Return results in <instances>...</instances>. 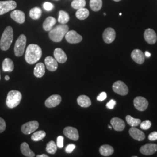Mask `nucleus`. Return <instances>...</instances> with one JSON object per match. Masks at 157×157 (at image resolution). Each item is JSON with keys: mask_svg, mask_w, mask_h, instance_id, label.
Returning <instances> with one entry per match:
<instances>
[{"mask_svg": "<svg viewBox=\"0 0 157 157\" xmlns=\"http://www.w3.org/2000/svg\"><path fill=\"white\" fill-rule=\"evenodd\" d=\"M42 56V50L37 44H32L28 45L25 53V60L29 64L33 65L38 62Z\"/></svg>", "mask_w": 157, "mask_h": 157, "instance_id": "nucleus-1", "label": "nucleus"}, {"mask_svg": "<svg viewBox=\"0 0 157 157\" xmlns=\"http://www.w3.org/2000/svg\"><path fill=\"white\" fill-rule=\"evenodd\" d=\"M69 31V27L65 24H61L52 29L49 32V37L54 42H60Z\"/></svg>", "mask_w": 157, "mask_h": 157, "instance_id": "nucleus-2", "label": "nucleus"}, {"mask_svg": "<svg viewBox=\"0 0 157 157\" xmlns=\"http://www.w3.org/2000/svg\"><path fill=\"white\" fill-rule=\"evenodd\" d=\"M13 39V29L11 26L6 28L2 34L0 40V48L2 51L8 50L11 45Z\"/></svg>", "mask_w": 157, "mask_h": 157, "instance_id": "nucleus-3", "label": "nucleus"}, {"mask_svg": "<svg viewBox=\"0 0 157 157\" xmlns=\"http://www.w3.org/2000/svg\"><path fill=\"white\" fill-rule=\"evenodd\" d=\"M22 95L20 91L17 90L10 91L6 97V104L9 108L17 107L21 102Z\"/></svg>", "mask_w": 157, "mask_h": 157, "instance_id": "nucleus-4", "label": "nucleus"}, {"mask_svg": "<svg viewBox=\"0 0 157 157\" xmlns=\"http://www.w3.org/2000/svg\"><path fill=\"white\" fill-rule=\"evenodd\" d=\"M26 45V37L24 34L19 36L17 39L14 47V52L15 56H22L24 54L25 47Z\"/></svg>", "mask_w": 157, "mask_h": 157, "instance_id": "nucleus-5", "label": "nucleus"}, {"mask_svg": "<svg viewBox=\"0 0 157 157\" xmlns=\"http://www.w3.org/2000/svg\"><path fill=\"white\" fill-rule=\"evenodd\" d=\"M17 6V2L12 0L0 1V15L15 10Z\"/></svg>", "mask_w": 157, "mask_h": 157, "instance_id": "nucleus-6", "label": "nucleus"}, {"mask_svg": "<svg viewBox=\"0 0 157 157\" xmlns=\"http://www.w3.org/2000/svg\"><path fill=\"white\" fill-rule=\"evenodd\" d=\"M112 89L113 91L121 95H127L129 93V89L126 84L122 81L118 80L115 82L113 86Z\"/></svg>", "mask_w": 157, "mask_h": 157, "instance_id": "nucleus-7", "label": "nucleus"}, {"mask_svg": "<svg viewBox=\"0 0 157 157\" xmlns=\"http://www.w3.org/2000/svg\"><path fill=\"white\" fill-rule=\"evenodd\" d=\"M39 124L36 121H30L23 124L21 128V130L25 135H30L39 128Z\"/></svg>", "mask_w": 157, "mask_h": 157, "instance_id": "nucleus-8", "label": "nucleus"}, {"mask_svg": "<svg viewBox=\"0 0 157 157\" xmlns=\"http://www.w3.org/2000/svg\"><path fill=\"white\" fill-rule=\"evenodd\" d=\"M65 39L69 43L77 44L82 41L83 37L76 31L70 30L65 34Z\"/></svg>", "mask_w": 157, "mask_h": 157, "instance_id": "nucleus-9", "label": "nucleus"}, {"mask_svg": "<svg viewBox=\"0 0 157 157\" xmlns=\"http://www.w3.org/2000/svg\"><path fill=\"white\" fill-rule=\"evenodd\" d=\"M135 108L139 111H144L148 106V102L144 97L139 96L136 97L133 101Z\"/></svg>", "mask_w": 157, "mask_h": 157, "instance_id": "nucleus-10", "label": "nucleus"}, {"mask_svg": "<svg viewBox=\"0 0 157 157\" xmlns=\"http://www.w3.org/2000/svg\"><path fill=\"white\" fill-rule=\"evenodd\" d=\"M102 37L104 42L107 44L112 43L116 37V33L113 29L112 28H108L106 29L102 34Z\"/></svg>", "mask_w": 157, "mask_h": 157, "instance_id": "nucleus-11", "label": "nucleus"}, {"mask_svg": "<svg viewBox=\"0 0 157 157\" xmlns=\"http://www.w3.org/2000/svg\"><path fill=\"white\" fill-rule=\"evenodd\" d=\"M63 134L72 140L77 141L79 138L78 130L71 126L66 127L63 130Z\"/></svg>", "mask_w": 157, "mask_h": 157, "instance_id": "nucleus-12", "label": "nucleus"}, {"mask_svg": "<svg viewBox=\"0 0 157 157\" xmlns=\"http://www.w3.org/2000/svg\"><path fill=\"white\" fill-rule=\"evenodd\" d=\"M62 98L59 95H51L45 101V105L47 108H54L58 106L61 102Z\"/></svg>", "mask_w": 157, "mask_h": 157, "instance_id": "nucleus-13", "label": "nucleus"}, {"mask_svg": "<svg viewBox=\"0 0 157 157\" xmlns=\"http://www.w3.org/2000/svg\"><path fill=\"white\" fill-rule=\"evenodd\" d=\"M144 37L146 42L150 44H154L157 41V34L152 29H146L144 33Z\"/></svg>", "mask_w": 157, "mask_h": 157, "instance_id": "nucleus-14", "label": "nucleus"}, {"mask_svg": "<svg viewBox=\"0 0 157 157\" xmlns=\"http://www.w3.org/2000/svg\"><path fill=\"white\" fill-rule=\"evenodd\" d=\"M157 151V144L148 143L142 146L140 149V152L142 154L150 155Z\"/></svg>", "mask_w": 157, "mask_h": 157, "instance_id": "nucleus-15", "label": "nucleus"}, {"mask_svg": "<svg viewBox=\"0 0 157 157\" xmlns=\"http://www.w3.org/2000/svg\"><path fill=\"white\" fill-rule=\"evenodd\" d=\"M129 133L130 136L136 140L142 141L146 138V136L143 132L135 127H132L129 129Z\"/></svg>", "mask_w": 157, "mask_h": 157, "instance_id": "nucleus-16", "label": "nucleus"}, {"mask_svg": "<svg viewBox=\"0 0 157 157\" xmlns=\"http://www.w3.org/2000/svg\"><path fill=\"white\" fill-rule=\"evenodd\" d=\"M131 57L132 59L138 64H143L145 60L143 52L139 49H135L132 52Z\"/></svg>", "mask_w": 157, "mask_h": 157, "instance_id": "nucleus-17", "label": "nucleus"}, {"mask_svg": "<svg viewBox=\"0 0 157 157\" xmlns=\"http://www.w3.org/2000/svg\"><path fill=\"white\" fill-rule=\"evenodd\" d=\"M111 124L113 129L118 132H121L125 128V123L124 121L119 118H113L111 120Z\"/></svg>", "mask_w": 157, "mask_h": 157, "instance_id": "nucleus-18", "label": "nucleus"}, {"mask_svg": "<svg viewBox=\"0 0 157 157\" xmlns=\"http://www.w3.org/2000/svg\"><path fill=\"white\" fill-rule=\"evenodd\" d=\"M11 17L16 22L22 24L25 21V13L20 10H14L11 13Z\"/></svg>", "mask_w": 157, "mask_h": 157, "instance_id": "nucleus-19", "label": "nucleus"}, {"mask_svg": "<svg viewBox=\"0 0 157 157\" xmlns=\"http://www.w3.org/2000/svg\"><path fill=\"white\" fill-rule=\"evenodd\" d=\"M44 62H45V66L47 67V69L48 71L54 72V71H56L57 69L58 62L53 57L50 56H47L45 58Z\"/></svg>", "mask_w": 157, "mask_h": 157, "instance_id": "nucleus-20", "label": "nucleus"}, {"mask_svg": "<svg viewBox=\"0 0 157 157\" xmlns=\"http://www.w3.org/2000/svg\"><path fill=\"white\" fill-rule=\"evenodd\" d=\"M54 58L57 62L63 63L67 61V56L65 52L61 48H57L54 52Z\"/></svg>", "mask_w": 157, "mask_h": 157, "instance_id": "nucleus-21", "label": "nucleus"}, {"mask_svg": "<svg viewBox=\"0 0 157 157\" xmlns=\"http://www.w3.org/2000/svg\"><path fill=\"white\" fill-rule=\"evenodd\" d=\"M77 102L78 105L83 108H87L91 105V101L90 98L85 95H81L77 98Z\"/></svg>", "mask_w": 157, "mask_h": 157, "instance_id": "nucleus-22", "label": "nucleus"}, {"mask_svg": "<svg viewBox=\"0 0 157 157\" xmlns=\"http://www.w3.org/2000/svg\"><path fill=\"white\" fill-rule=\"evenodd\" d=\"M56 22V18L52 17H47L43 25L44 30L47 32L50 31L53 28Z\"/></svg>", "mask_w": 157, "mask_h": 157, "instance_id": "nucleus-23", "label": "nucleus"}, {"mask_svg": "<svg viewBox=\"0 0 157 157\" xmlns=\"http://www.w3.org/2000/svg\"><path fill=\"white\" fill-rule=\"evenodd\" d=\"M45 74V67L44 63H38L34 69V75L37 78H41Z\"/></svg>", "mask_w": 157, "mask_h": 157, "instance_id": "nucleus-24", "label": "nucleus"}, {"mask_svg": "<svg viewBox=\"0 0 157 157\" xmlns=\"http://www.w3.org/2000/svg\"><path fill=\"white\" fill-rule=\"evenodd\" d=\"M99 151L102 156L109 157L112 155V154L114 152V150L112 146L108 145V144H104L100 147Z\"/></svg>", "mask_w": 157, "mask_h": 157, "instance_id": "nucleus-25", "label": "nucleus"}, {"mask_svg": "<svg viewBox=\"0 0 157 157\" xmlns=\"http://www.w3.org/2000/svg\"><path fill=\"white\" fill-rule=\"evenodd\" d=\"M21 150L23 155L25 157H33L35 156V154L30 149L28 144L26 142L23 143L21 145Z\"/></svg>", "mask_w": 157, "mask_h": 157, "instance_id": "nucleus-26", "label": "nucleus"}, {"mask_svg": "<svg viewBox=\"0 0 157 157\" xmlns=\"http://www.w3.org/2000/svg\"><path fill=\"white\" fill-rule=\"evenodd\" d=\"M14 69V64L11 59L6 58L2 62V70L4 72H12Z\"/></svg>", "mask_w": 157, "mask_h": 157, "instance_id": "nucleus-27", "label": "nucleus"}, {"mask_svg": "<svg viewBox=\"0 0 157 157\" xmlns=\"http://www.w3.org/2000/svg\"><path fill=\"white\" fill-rule=\"evenodd\" d=\"M89 16V11L84 8L78 10L76 12V17L79 20H84Z\"/></svg>", "mask_w": 157, "mask_h": 157, "instance_id": "nucleus-28", "label": "nucleus"}, {"mask_svg": "<svg viewBox=\"0 0 157 157\" xmlns=\"http://www.w3.org/2000/svg\"><path fill=\"white\" fill-rule=\"evenodd\" d=\"M42 11L39 7H34L30 10L29 12V15L33 20H37L41 16Z\"/></svg>", "mask_w": 157, "mask_h": 157, "instance_id": "nucleus-29", "label": "nucleus"}, {"mask_svg": "<svg viewBox=\"0 0 157 157\" xmlns=\"http://www.w3.org/2000/svg\"><path fill=\"white\" fill-rule=\"evenodd\" d=\"M102 6V0H90V8L93 11L97 12L100 11Z\"/></svg>", "mask_w": 157, "mask_h": 157, "instance_id": "nucleus-30", "label": "nucleus"}, {"mask_svg": "<svg viewBox=\"0 0 157 157\" xmlns=\"http://www.w3.org/2000/svg\"><path fill=\"white\" fill-rule=\"evenodd\" d=\"M58 22L61 24H66L69 21V16L67 12L64 11H60L59 12V17H58Z\"/></svg>", "mask_w": 157, "mask_h": 157, "instance_id": "nucleus-31", "label": "nucleus"}, {"mask_svg": "<svg viewBox=\"0 0 157 157\" xmlns=\"http://www.w3.org/2000/svg\"><path fill=\"white\" fill-rule=\"evenodd\" d=\"M126 120L128 124L132 127H136L140 124L141 121L140 119L137 118H133L130 115H127L126 117Z\"/></svg>", "mask_w": 157, "mask_h": 157, "instance_id": "nucleus-32", "label": "nucleus"}, {"mask_svg": "<svg viewBox=\"0 0 157 157\" xmlns=\"http://www.w3.org/2000/svg\"><path fill=\"white\" fill-rule=\"evenodd\" d=\"M46 136L45 132L43 130H39L38 132H34L32 136V140L34 141H39L43 140Z\"/></svg>", "mask_w": 157, "mask_h": 157, "instance_id": "nucleus-33", "label": "nucleus"}, {"mask_svg": "<svg viewBox=\"0 0 157 157\" xmlns=\"http://www.w3.org/2000/svg\"><path fill=\"white\" fill-rule=\"evenodd\" d=\"M57 146L54 141H50L47 144L46 151L50 154H54L57 151Z\"/></svg>", "mask_w": 157, "mask_h": 157, "instance_id": "nucleus-34", "label": "nucleus"}, {"mask_svg": "<svg viewBox=\"0 0 157 157\" xmlns=\"http://www.w3.org/2000/svg\"><path fill=\"white\" fill-rule=\"evenodd\" d=\"M86 2L85 0H73L71 3L72 7L75 10H79L80 8H84Z\"/></svg>", "mask_w": 157, "mask_h": 157, "instance_id": "nucleus-35", "label": "nucleus"}, {"mask_svg": "<svg viewBox=\"0 0 157 157\" xmlns=\"http://www.w3.org/2000/svg\"><path fill=\"white\" fill-rule=\"evenodd\" d=\"M140 125L141 129L143 130H148L151 128V122L148 120H146L143 121V122H141Z\"/></svg>", "mask_w": 157, "mask_h": 157, "instance_id": "nucleus-36", "label": "nucleus"}, {"mask_svg": "<svg viewBox=\"0 0 157 157\" xmlns=\"http://www.w3.org/2000/svg\"><path fill=\"white\" fill-rule=\"evenodd\" d=\"M63 137L59 136L57 137V141H56V146L59 148H62L63 147Z\"/></svg>", "mask_w": 157, "mask_h": 157, "instance_id": "nucleus-37", "label": "nucleus"}, {"mask_svg": "<svg viewBox=\"0 0 157 157\" xmlns=\"http://www.w3.org/2000/svg\"><path fill=\"white\" fill-rule=\"evenodd\" d=\"M43 7H44V8L45 9L46 11H50L54 8V6L51 2H45V3H44V4H43Z\"/></svg>", "mask_w": 157, "mask_h": 157, "instance_id": "nucleus-38", "label": "nucleus"}, {"mask_svg": "<svg viewBox=\"0 0 157 157\" xmlns=\"http://www.w3.org/2000/svg\"><path fill=\"white\" fill-rule=\"evenodd\" d=\"M6 129V121L4 119L0 117V133L5 131Z\"/></svg>", "mask_w": 157, "mask_h": 157, "instance_id": "nucleus-39", "label": "nucleus"}, {"mask_svg": "<svg viewBox=\"0 0 157 157\" xmlns=\"http://www.w3.org/2000/svg\"><path fill=\"white\" fill-rule=\"evenodd\" d=\"M107 94L105 92H102L97 96V100L98 101H102L107 98Z\"/></svg>", "mask_w": 157, "mask_h": 157, "instance_id": "nucleus-40", "label": "nucleus"}, {"mask_svg": "<svg viewBox=\"0 0 157 157\" xmlns=\"http://www.w3.org/2000/svg\"><path fill=\"white\" fill-rule=\"evenodd\" d=\"M75 148H76V146L75 144H69L68 146H67L65 148V151L67 153H71L75 149Z\"/></svg>", "mask_w": 157, "mask_h": 157, "instance_id": "nucleus-41", "label": "nucleus"}, {"mask_svg": "<svg viewBox=\"0 0 157 157\" xmlns=\"http://www.w3.org/2000/svg\"><path fill=\"white\" fill-rule=\"evenodd\" d=\"M148 140L150 141H155L157 140V132H153L148 136Z\"/></svg>", "mask_w": 157, "mask_h": 157, "instance_id": "nucleus-42", "label": "nucleus"}, {"mask_svg": "<svg viewBox=\"0 0 157 157\" xmlns=\"http://www.w3.org/2000/svg\"><path fill=\"white\" fill-rule=\"evenodd\" d=\"M116 103H117V102H116L115 100H111L110 101H109V102L107 103V105H106V107H107L108 108H109V109H113V108H114V107L115 106Z\"/></svg>", "mask_w": 157, "mask_h": 157, "instance_id": "nucleus-43", "label": "nucleus"}, {"mask_svg": "<svg viewBox=\"0 0 157 157\" xmlns=\"http://www.w3.org/2000/svg\"><path fill=\"white\" fill-rule=\"evenodd\" d=\"M145 56L147 57H150V56H151V54L149 52H148V51H146L145 52Z\"/></svg>", "mask_w": 157, "mask_h": 157, "instance_id": "nucleus-44", "label": "nucleus"}, {"mask_svg": "<svg viewBox=\"0 0 157 157\" xmlns=\"http://www.w3.org/2000/svg\"><path fill=\"white\" fill-rule=\"evenodd\" d=\"M37 157H48V156L47 155H45V154H42V155H37Z\"/></svg>", "mask_w": 157, "mask_h": 157, "instance_id": "nucleus-45", "label": "nucleus"}, {"mask_svg": "<svg viewBox=\"0 0 157 157\" xmlns=\"http://www.w3.org/2000/svg\"><path fill=\"white\" fill-rule=\"evenodd\" d=\"M5 79H6V80H10V77H9V76H8V75L6 76V77H5Z\"/></svg>", "mask_w": 157, "mask_h": 157, "instance_id": "nucleus-46", "label": "nucleus"}, {"mask_svg": "<svg viewBox=\"0 0 157 157\" xmlns=\"http://www.w3.org/2000/svg\"><path fill=\"white\" fill-rule=\"evenodd\" d=\"M114 1H116V2H119V1H121V0H113Z\"/></svg>", "mask_w": 157, "mask_h": 157, "instance_id": "nucleus-47", "label": "nucleus"}, {"mask_svg": "<svg viewBox=\"0 0 157 157\" xmlns=\"http://www.w3.org/2000/svg\"><path fill=\"white\" fill-rule=\"evenodd\" d=\"M108 128H109L110 129H112V127H111V126H109V125L108 126Z\"/></svg>", "mask_w": 157, "mask_h": 157, "instance_id": "nucleus-48", "label": "nucleus"}, {"mask_svg": "<svg viewBox=\"0 0 157 157\" xmlns=\"http://www.w3.org/2000/svg\"><path fill=\"white\" fill-rule=\"evenodd\" d=\"M119 15H120V16H121V15H122V13H119Z\"/></svg>", "mask_w": 157, "mask_h": 157, "instance_id": "nucleus-49", "label": "nucleus"}, {"mask_svg": "<svg viewBox=\"0 0 157 157\" xmlns=\"http://www.w3.org/2000/svg\"><path fill=\"white\" fill-rule=\"evenodd\" d=\"M104 15H106V13H104Z\"/></svg>", "mask_w": 157, "mask_h": 157, "instance_id": "nucleus-50", "label": "nucleus"}, {"mask_svg": "<svg viewBox=\"0 0 157 157\" xmlns=\"http://www.w3.org/2000/svg\"><path fill=\"white\" fill-rule=\"evenodd\" d=\"M0 79H1V75H0Z\"/></svg>", "mask_w": 157, "mask_h": 157, "instance_id": "nucleus-51", "label": "nucleus"}, {"mask_svg": "<svg viewBox=\"0 0 157 157\" xmlns=\"http://www.w3.org/2000/svg\"><path fill=\"white\" fill-rule=\"evenodd\" d=\"M56 1H58V0H56Z\"/></svg>", "mask_w": 157, "mask_h": 157, "instance_id": "nucleus-52", "label": "nucleus"}]
</instances>
